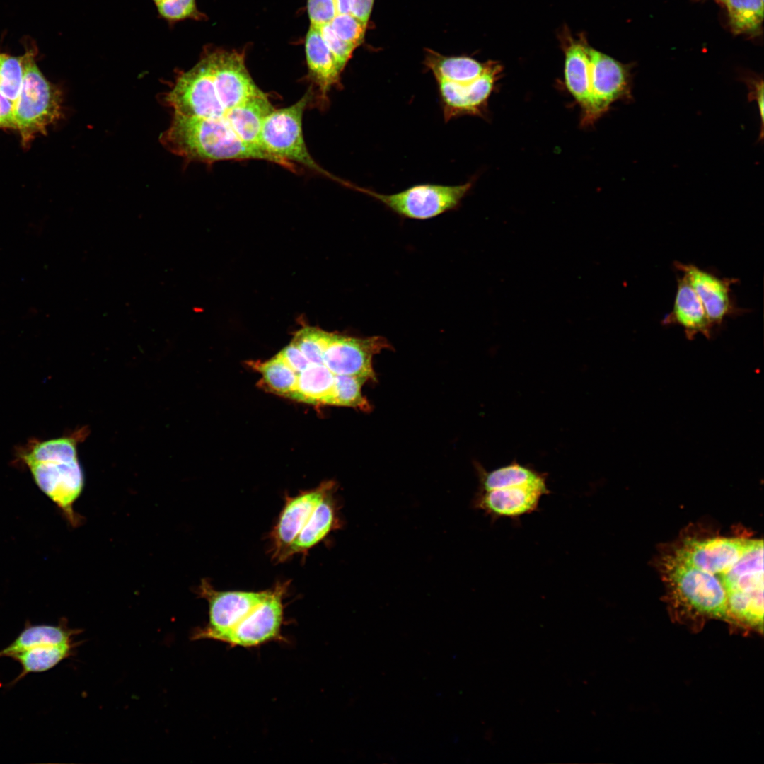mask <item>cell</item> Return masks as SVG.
<instances>
[{
    "mask_svg": "<svg viewBox=\"0 0 764 764\" xmlns=\"http://www.w3.org/2000/svg\"><path fill=\"white\" fill-rule=\"evenodd\" d=\"M390 347L382 336L357 337L330 332L323 363L335 375L359 376L375 380L373 357Z\"/></svg>",
    "mask_w": 764,
    "mask_h": 764,
    "instance_id": "cell-12",
    "label": "cell"
},
{
    "mask_svg": "<svg viewBox=\"0 0 764 764\" xmlns=\"http://www.w3.org/2000/svg\"><path fill=\"white\" fill-rule=\"evenodd\" d=\"M334 380L335 374L324 364L310 363L297 374L296 383L288 398L310 404L327 405Z\"/></svg>",
    "mask_w": 764,
    "mask_h": 764,
    "instance_id": "cell-23",
    "label": "cell"
},
{
    "mask_svg": "<svg viewBox=\"0 0 764 764\" xmlns=\"http://www.w3.org/2000/svg\"><path fill=\"white\" fill-rule=\"evenodd\" d=\"M337 14L351 13V0H335Z\"/></svg>",
    "mask_w": 764,
    "mask_h": 764,
    "instance_id": "cell-41",
    "label": "cell"
},
{
    "mask_svg": "<svg viewBox=\"0 0 764 764\" xmlns=\"http://www.w3.org/2000/svg\"><path fill=\"white\" fill-rule=\"evenodd\" d=\"M335 490L329 492L316 507L308 521L286 550L283 562L294 555H306L330 532L341 527L339 506L333 495Z\"/></svg>",
    "mask_w": 764,
    "mask_h": 764,
    "instance_id": "cell-19",
    "label": "cell"
},
{
    "mask_svg": "<svg viewBox=\"0 0 764 764\" xmlns=\"http://www.w3.org/2000/svg\"><path fill=\"white\" fill-rule=\"evenodd\" d=\"M329 24L340 39L355 48L362 42L366 25L351 13L337 14Z\"/></svg>",
    "mask_w": 764,
    "mask_h": 764,
    "instance_id": "cell-33",
    "label": "cell"
},
{
    "mask_svg": "<svg viewBox=\"0 0 764 764\" xmlns=\"http://www.w3.org/2000/svg\"><path fill=\"white\" fill-rule=\"evenodd\" d=\"M289 584V581L277 582L241 621L218 636L215 641L231 647L251 648L272 641L284 640L281 634L284 623L283 598Z\"/></svg>",
    "mask_w": 764,
    "mask_h": 764,
    "instance_id": "cell-7",
    "label": "cell"
},
{
    "mask_svg": "<svg viewBox=\"0 0 764 764\" xmlns=\"http://www.w3.org/2000/svg\"><path fill=\"white\" fill-rule=\"evenodd\" d=\"M174 112L189 117H219L225 110L214 83L209 54L183 72L166 96Z\"/></svg>",
    "mask_w": 764,
    "mask_h": 764,
    "instance_id": "cell-8",
    "label": "cell"
},
{
    "mask_svg": "<svg viewBox=\"0 0 764 764\" xmlns=\"http://www.w3.org/2000/svg\"><path fill=\"white\" fill-rule=\"evenodd\" d=\"M674 267L687 278L699 296L713 325H720L726 318L741 313L731 294L735 278H721L693 264L674 262Z\"/></svg>",
    "mask_w": 764,
    "mask_h": 764,
    "instance_id": "cell-17",
    "label": "cell"
},
{
    "mask_svg": "<svg viewBox=\"0 0 764 764\" xmlns=\"http://www.w3.org/2000/svg\"><path fill=\"white\" fill-rule=\"evenodd\" d=\"M658 565L673 622L693 632L710 620L726 622L727 597L719 576L685 562L668 548L661 552Z\"/></svg>",
    "mask_w": 764,
    "mask_h": 764,
    "instance_id": "cell-1",
    "label": "cell"
},
{
    "mask_svg": "<svg viewBox=\"0 0 764 764\" xmlns=\"http://www.w3.org/2000/svg\"><path fill=\"white\" fill-rule=\"evenodd\" d=\"M374 0H351V13L367 25Z\"/></svg>",
    "mask_w": 764,
    "mask_h": 764,
    "instance_id": "cell-39",
    "label": "cell"
},
{
    "mask_svg": "<svg viewBox=\"0 0 764 764\" xmlns=\"http://www.w3.org/2000/svg\"><path fill=\"white\" fill-rule=\"evenodd\" d=\"M426 65L432 70L436 81L444 80L458 83H468L480 77L485 71L487 63H480L468 57H444L429 54Z\"/></svg>",
    "mask_w": 764,
    "mask_h": 764,
    "instance_id": "cell-25",
    "label": "cell"
},
{
    "mask_svg": "<svg viewBox=\"0 0 764 764\" xmlns=\"http://www.w3.org/2000/svg\"><path fill=\"white\" fill-rule=\"evenodd\" d=\"M77 435L44 441L33 439L16 452L17 462L28 468L37 487L73 526L79 523L73 504L84 485L77 456Z\"/></svg>",
    "mask_w": 764,
    "mask_h": 764,
    "instance_id": "cell-3",
    "label": "cell"
},
{
    "mask_svg": "<svg viewBox=\"0 0 764 764\" xmlns=\"http://www.w3.org/2000/svg\"><path fill=\"white\" fill-rule=\"evenodd\" d=\"M312 96V91L308 90L291 105L274 108L263 122L260 144L265 151L278 158L301 164L337 182L338 177L323 169L313 158L303 138V115Z\"/></svg>",
    "mask_w": 764,
    "mask_h": 764,
    "instance_id": "cell-5",
    "label": "cell"
},
{
    "mask_svg": "<svg viewBox=\"0 0 764 764\" xmlns=\"http://www.w3.org/2000/svg\"><path fill=\"white\" fill-rule=\"evenodd\" d=\"M501 71L502 66L497 62H490L484 73L472 82L458 83L438 80L445 121L461 115L480 114Z\"/></svg>",
    "mask_w": 764,
    "mask_h": 764,
    "instance_id": "cell-15",
    "label": "cell"
},
{
    "mask_svg": "<svg viewBox=\"0 0 764 764\" xmlns=\"http://www.w3.org/2000/svg\"><path fill=\"white\" fill-rule=\"evenodd\" d=\"M480 490L489 491L546 481V475L514 461L490 472L480 467Z\"/></svg>",
    "mask_w": 764,
    "mask_h": 764,
    "instance_id": "cell-27",
    "label": "cell"
},
{
    "mask_svg": "<svg viewBox=\"0 0 764 764\" xmlns=\"http://www.w3.org/2000/svg\"><path fill=\"white\" fill-rule=\"evenodd\" d=\"M751 538L704 536L685 531L667 547L685 562L712 574L726 572L742 555Z\"/></svg>",
    "mask_w": 764,
    "mask_h": 764,
    "instance_id": "cell-10",
    "label": "cell"
},
{
    "mask_svg": "<svg viewBox=\"0 0 764 764\" xmlns=\"http://www.w3.org/2000/svg\"><path fill=\"white\" fill-rule=\"evenodd\" d=\"M335 482L326 481L312 490L287 497L278 520L270 532L272 556L277 562H283L284 556L311 517L316 507L330 491Z\"/></svg>",
    "mask_w": 764,
    "mask_h": 764,
    "instance_id": "cell-13",
    "label": "cell"
},
{
    "mask_svg": "<svg viewBox=\"0 0 764 764\" xmlns=\"http://www.w3.org/2000/svg\"><path fill=\"white\" fill-rule=\"evenodd\" d=\"M0 128L16 129L13 103L0 92Z\"/></svg>",
    "mask_w": 764,
    "mask_h": 764,
    "instance_id": "cell-38",
    "label": "cell"
},
{
    "mask_svg": "<svg viewBox=\"0 0 764 764\" xmlns=\"http://www.w3.org/2000/svg\"><path fill=\"white\" fill-rule=\"evenodd\" d=\"M274 109L266 94L250 98L227 110L223 117L241 140L261 148L262 127L267 116Z\"/></svg>",
    "mask_w": 764,
    "mask_h": 764,
    "instance_id": "cell-21",
    "label": "cell"
},
{
    "mask_svg": "<svg viewBox=\"0 0 764 764\" xmlns=\"http://www.w3.org/2000/svg\"><path fill=\"white\" fill-rule=\"evenodd\" d=\"M330 332L319 328L306 327L299 330L291 342L312 364H323V355Z\"/></svg>",
    "mask_w": 764,
    "mask_h": 764,
    "instance_id": "cell-32",
    "label": "cell"
},
{
    "mask_svg": "<svg viewBox=\"0 0 764 764\" xmlns=\"http://www.w3.org/2000/svg\"><path fill=\"white\" fill-rule=\"evenodd\" d=\"M269 589L261 591H217L207 579H202L199 595L209 605V622L196 628L192 640L212 639L231 630L241 621L267 595Z\"/></svg>",
    "mask_w": 764,
    "mask_h": 764,
    "instance_id": "cell-11",
    "label": "cell"
},
{
    "mask_svg": "<svg viewBox=\"0 0 764 764\" xmlns=\"http://www.w3.org/2000/svg\"><path fill=\"white\" fill-rule=\"evenodd\" d=\"M153 1L159 16L170 23L199 17L195 0H153Z\"/></svg>",
    "mask_w": 764,
    "mask_h": 764,
    "instance_id": "cell-34",
    "label": "cell"
},
{
    "mask_svg": "<svg viewBox=\"0 0 764 764\" xmlns=\"http://www.w3.org/2000/svg\"><path fill=\"white\" fill-rule=\"evenodd\" d=\"M23 75L22 57L0 53V92L13 103L19 94Z\"/></svg>",
    "mask_w": 764,
    "mask_h": 764,
    "instance_id": "cell-31",
    "label": "cell"
},
{
    "mask_svg": "<svg viewBox=\"0 0 764 764\" xmlns=\"http://www.w3.org/2000/svg\"><path fill=\"white\" fill-rule=\"evenodd\" d=\"M588 47L583 42H572L565 50V79L566 86L583 111L589 100Z\"/></svg>",
    "mask_w": 764,
    "mask_h": 764,
    "instance_id": "cell-24",
    "label": "cell"
},
{
    "mask_svg": "<svg viewBox=\"0 0 764 764\" xmlns=\"http://www.w3.org/2000/svg\"><path fill=\"white\" fill-rule=\"evenodd\" d=\"M250 364L262 374L261 386L278 395L289 397L296 383L297 374L277 354L266 361Z\"/></svg>",
    "mask_w": 764,
    "mask_h": 764,
    "instance_id": "cell-28",
    "label": "cell"
},
{
    "mask_svg": "<svg viewBox=\"0 0 764 764\" xmlns=\"http://www.w3.org/2000/svg\"><path fill=\"white\" fill-rule=\"evenodd\" d=\"M589 100L583 111L584 125L593 123L620 99L630 96V77L627 66L615 59L588 47Z\"/></svg>",
    "mask_w": 764,
    "mask_h": 764,
    "instance_id": "cell-9",
    "label": "cell"
},
{
    "mask_svg": "<svg viewBox=\"0 0 764 764\" xmlns=\"http://www.w3.org/2000/svg\"><path fill=\"white\" fill-rule=\"evenodd\" d=\"M22 60L24 75L19 94L13 102V115L23 142L45 134L47 127L61 115L62 94L42 74L35 61L34 50H28Z\"/></svg>",
    "mask_w": 764,
    "mask_h": 764,
    "instance_id": "cell-4",
    "label": "cell"
},
{
    "mask_svg": "<svg viewBox=\"0 0 764 764\" xmlns=\"http://www.w3.org/2000/svg\"><path fill=\"white\" fill-rule=\"evenodd\" d=\"M546 481L489 491H479L473 501L494 521L500 518L518 520L538 509L543 496L550 494Z\"/></svg>",
    "mask_w": 764,
    "mask_h": 764,
    "instance_id": "cell-16",
    "label": "cell"
},
{
    "mask_svg": "<svg viewBox=\"0 0 764 764\" xmlns=\"http://www.w3.org/2000/svg\"><path fill=\"white\" fill-rule=\"evenodd\" d=\"M277 355L297 374L305 370L310 364L300 349L291 342Z\"/></svg>",
    "mask_w": 764,
    "mask_h": 764,
    "instance_id": "cell-37",
    "label": "cell"
},
{
    "mask_svg": "<svg viewBox=\"0 0 764 764\" xmlns=\"http://www.w3.org/2000/svg\"><path fill=\"white\" fill-rule=\"evenodd\" d=\"M306 54L311 78L322 105L327 104L332 87L339 85L342 71L318 28L311 26L306 37Z\"/></svg>",
    "mask_w": 764,
    "mask_h": 764,
    "instance_id": "cell-20",
    "label": "cell"
},
{
    "mask_svg": "<svg viewBox=\"0 0 764 764\" xmlns=\"http://www.w3.org/2000/svg\"><path fill=\"white\" fill-rule=\"evenodd\" d=\"M341 185L373 197L402 217L418 220L429 219L458 208L472 186L471 183L458 185L422 184L399 192L382 194L345 180Z\"/></svg>",
    "mask_w": 764,
    "mask_h": 764,
    "instance_id": "cell-6",
    "label": "cell"
},
{
    "mask_svg": "<svg viewBox=\"0 0 764 764\" xmlns=\"http://www.w3.org/2000/svg\"><path fill=\"white\" fill-rule=\"evenodd\" d=\"M663 325H678L684 329L686 337L693 340L698 334L710 338L714 327L695 290L687 278H677V287L673 309L665 316Z\"/></svg>",
    "mask_w": 764,
    "mask_h": 764,
    "instance_id": "cell-18",
    "label": "cell"
},
{
    "mask_svg": "<svg viewBox=\"0 0 764 764\" xmlns=\"http://www.w3.org/2000/svg\"><path fill=\"white\" fill-rule=\"evenodd\" d=\"M750 91L748 97L750 100H756L758 103L759 112L760 115V120L762 122V129L760 137H763V79L760 80H751L748 83Z\"/></svg>",
    "mask_w": 764,
    "mask_h": 764,
    "instance_id": "cell-40",
    "label": "cell"
},
{
    "mask_svg": "<svg viewBox=\"0 0 764 764\" xmlns=\"http://www.w3.org/2000/svg\"><path fill=\"white\" fill-rule=\"evenodd\" d=\"M341 71L351 57L354 47L340 39L329 23L318 28Z\"/></svg>",
    "mask_w": 764,
    "mask_h": 764,
    "instance_id": "cell-35",
    "label": "cell"
},
{
    "mask_svg": "<svg viewBox=\"0 0 764 764\" xmlns=\"http://www.w3.org/2000/svg\"><path fill=\"white\" fill-rule=\"evenodd\" d=\"M730 25L735 33L757 32L763 20V0H725Z\"/></svg>",
    "mask_w": 764,
    "mask_h": 764,
    "instance_id": "cell-30",
    "label": "cell"
},
{
    "mask_svg": "<svg viewBox=\"0 0 764 764\" xmlns=\"http://www.w3.org/2000/svg\"><path fill=\"white\" fill-rule=\"evenodd\" d=\"M76 647L74 642L40 646L11 656L10 658L18 661L22 667V671L12 683L22 679L28 673L43 672L52 668L62 660L72 656Z\"/></svg>",
    "mask_w": 764,
    "mask_h": 764,
    "instance_id": "cell-26",
    "label": "cell"
},
{
    "mask_svg": "<svg viewBox=\"0 0 764 764\" xmlns=\"http://www.w3.org/2000/svg\"><path fill=\"white\" fill-rule=\"evenodd\" d=\"M79 630L71 629L63 620L57 625H35L26 623L24 629L8 646L0 650L1 657L11 656L27 649L46 645L74 642Z\"/></svg>",
    "mask_w": 764,
    "mask_h": 764,
    "instance_id": "cell-22",
    "label": "cell"
},
{
    "mask_svg": "<svg viewBox=\"0 0 764 764\" xmlns=\"http://www.w3.org/2000/svg\"><path fill=\"white\" fill-rule=\"evenodd\" d=\"M160 141L170 152L191 161L264 160L296 171V166L241 140L222 117H189L174 112Z\"/></svg>",
    "mask_w": 764,
    "mask_h": 764,
    "instance_id": "cell-2",
    "label": "cell"
},
{
    "mask_svg": "<svg viewBox=\"0 0 764 764\" xmlns=\"http://www.w3.org/2000/svg\"><path fill=\"white\" fill-rule=\"evenodd\" d=\"M718 1L724 3L725 0H718Z\"/></svg>",
    "mask_w": 764,
    "mask_h": 764,
    "instance_id": "cell-42",
    "label": "cell"
},
{
    "mask_svg": "<svg viewBox=\"0 0 764 764\" xmlns=\"http://www.w3.org/2000/svg\"><path fill=\"white\" fill-rule=\"evenodd\" d=\"M209 56L216 93L225 112L250 98L266 95L250 76L243 55L214 52Z\"/></svg>",
    "mask_w": 764,
    "mask_h": 764,
    "instance_id": "cell-14",
    "label": "cell"
},
{
    "mask_svg": "<svg viewBox=\"0 0 764 764\" xmlns=\"http://www.w3.org/2000/svg\"><path fill=\"white\" fill-rule=\"evenodd\" d=\"M307 8L311 25L316 28L330 23L337 15L335 0H308Z\"/></svg>",
    "mask_w": 764,
    "mask_h": 764,
    "instance_id": "cell-36",
    "label": "cell"
},
{
    "mask_svg": "<svg viewBox=\"0 0 764 764\" xmlns=\"http://www.w3.org/2000/svg\"><path fill=\"white\" fill-rule=\"evenodd\" d=\"M367 380L359 376L335 375L333 388L327 405L369 411L371 405L361 393V388Z\"/></svg>",
    "mask_w": 764,
    "mask_h": 764,
    "instance_id": "cell-29",
    "label": "cell"
}]
</instances>
